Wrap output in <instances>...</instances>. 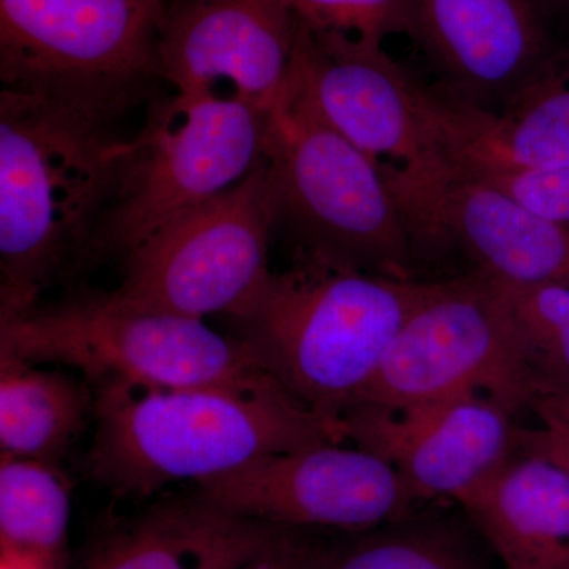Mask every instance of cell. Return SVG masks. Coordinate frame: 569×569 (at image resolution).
<instances>
[{
  "label": "cell",
  "mask_w": 569,
  "mask_h": 569,
  "mask_svg": "<svg viewBox=\"0 0 569 569\" xmlns=\"http://www.w3.org/2000/svg\"><path fill=\"white\" fill-rule=\"evenodd\" d=\"M116 123L0 91V323L99 254L130 140Z\"/></svg>",
  "instance_id": "obj_1"
},
{
  "label": "cell",
  "mask_w": 569,
  "mask_h": 569,
  "mask_svg": "<svg viewBox=\"0 0 569 569\" xmlns=\"http://www.w3.org/2000/svg\"><path fill=\"white\" fill-rule=\"evenodd\" d=\"M92 477L121 497L201 482L250 460L347 443L342 421L320 417L277 385L263 389L162 388L104 381L96 396Z\"/></svg>",
  "instance_id": "obj_2"
},
{
  "label": "cell",
  "mask_w": 569,
  "mask_h": 569,
  "mask_svg": "<svg viewBox=\"0 0 569 569\" xmlns=\"http://www.w3.org/2000/svg\"><path fill=\"white\" fill-rule=\"evenodd\" d=\"M433 280L366 271L299 246L233 318L261 366L320 417L342 421Z\"/></svg>",
  "instance_id": "obj_3"
},
{
  "label": "cell",
  "mask_w": 569,
  "mask_h": 569,
  "mask_svg": "<svg viewBox=\"0 0 569 569\" xmlns=\"http://www.w3.org/2000/svg\"><path fill=\"white\" fill-rule=\"evenodd\" d=\"M0 356L74 367L97 385L236 389L280 385L241 337L219 335L198 318L134 306L114 291L80 296L2 321Z\"/></svg>",
  "instance_id": "obj_4"
},
{
  "label": "cell",
  "mask_w": 569,
  "mask_h": 569,
  "mask_svg": "<svg viewBox=\"0 0 569 569\" xmlns=\"http://www.w3.org/2000/svg\"><path fill=\"white\" fill-rule=\"evenodd\" d=\"M171 0H0V81L116 123L156 97Z\"/></svg>",
  "instance_id": "obj_5"
},
{
  "label": "cell",
  "mask_w": 569,
  "mask_h": 569,
  "mask_svg": "<svg viewBox=\"0 0 569 569\" xmlns=\"http://www.w3.org/2000/svg\"><path fill=\"white\" fill-rule=\"evenodd\" d=\"M264 159L280 219L293 223L302 246L377 274L417 279V244L387 173L326 121L293 71L269 110Z\"/></svg>",
  "instance_id": "obj_6"
},
{
  "label": "cell",
  "mask_w": 569,
  "mask_h": 569,
  "mask_svg": "<svg viewBox=\"0 0 569 569\" xmlns=\"http://www.w3.org/2000/svg\"><path fill=\"white\" fill-rule=\"evenodd\" d=\"M269 111L236 97L174 92L130 138L99 253H130L182 213L238 186L264 159Z\"/></svg>",
  "instance_id": "obj_7"
},
{
  "label": "cell",
  "mask_w": 569,
  "mask_h": 569,
  "mask_svg": "<svg viewBox=\"0 0 569 569\" xmlns=\"http://www.w3.org/2000/svg\"><path fill=\"white\" fill-rule=\"evenodd\" d=\"M533 387L500 291L473 272L433 280L353 407L407 408L488 396L516 415L526 410Z\"/></svg>",
  "instance_id": "obj_8"
},
{
  "label": "cell",
  "mask_w": 569,
  "mask_h": 569,
  "mask_svg": "<svg viewBox=\"0 0 569 569\" xmlns=\"http://www.w3.org/2000/svg\"><path fill=\"white\" fill-rule=\"evenodd\" d=\"M279 192L263 162L233 189L182 213L127 253L114 290L144 309L198 318L233 317L268 282L269 239Z\"/></svg>",
  "instance_id": "obj_9"
},
{
  "label": "cell",
  "mask_w": 569,
  "mask_h": 569,
  "mask_svg": "<svg viewBox=\"0 0 569 569\" xmlns=\"http://www.w3.org/2000/svg\"><path fill=\"white\" fill-rule=\"evenodd\" d=\"M197 486L198 496L217 508L291 530L362 533L417 507L395 468L356 445L261 456Z\"/></svg>",
  "instance_id": "obj_10"
},
{
  "label": "cell",
  "mask_w": 569,
  "mask_h": 569,
  "mask_svg": "<svg viewBox=\"0 0 569 569\" xmlns=\"http://www.w3.org/2000/svg\"><path fill=\"white\" fill-rule=\"evenodd\" d=\"M293 73L326 121L376 160L396 194L447 170L422 108V86L380 43L301 22Z\"/></svg>",
  "instance_id": "obj_11"
},
{
  "label": "cell",
  "mask_w": 569,
  "mask_h": 569,
  "mask_svg": "<svg viewBox=\"0 0 569 569\" xmlns=\"http://www.w3.org/2000/svg\"><path fill=\"white\" fill-rule=\"evenodd\" d=\"M516 415L488 396L351 407L347 441L387 460L418 503H462L516 455Z\"/></svg>",
  "instance_id": "obj_12"
},
{
  "label": "cell",
  "mask_w": 569,
  "mask_h": 569,
  "mask_svg": "<svg viewBox=\"0 0 569 569\" xmlns=\"http://www.w3.org/2000/svg\"><path fill=\"white\" fill-rule=\"evenodd\" d=\"M299 29L288 0H171L160 74L174 92L236 97L269 111L290 81Z\"/></svg>",
  "instance_id": "obj_13"
},
{
  "label": "cell",
  "mask_w": 569,
  "mask_h": 569,
  "mask_svg": "<svg viewBox=\"0 0 569 569\" xmlns=\"http://www.w3.org/2000/svg\"><path fill=\"white\" fill-rule=\"evenodd\" d=\"M419 247H456L477 274L569 287V231L475 176L447 170L399 198Z\"/></svg>",
  "instance_id": "obj_14"
},
{
  "label": "cell",
  "mask_w": 569,
  "mask_h": 569,
  "mask_svg": "<svg viewBox=\"0 0 569 569\" xmlns=\"http://www.w3.org/2000/svg\"><path fill=\"white\" fill-rule=\"evenodd\" d=\"M422 108L440 159L466 174L569 164V41L493 108L422 86Z\"/></svg>",
  "instance_id": "obj_15"
},
{
  "label": "cell",
  "mask_w": 569,
  "mask_h": 569,
  "mask_svg": "<svg viewBox=\"0 0 569 569\" xmlns=\"http://www.w3.org/2000/svg\"><path fill=\"white\" fill-rule=\"evenodd\" d=\"M537 0H408L406 32L432 58L449 93L493 108L559 47Z\"/></svg>",
  "instance_id": "obj_16"
},
{
  "label": "cell",
  "mask_w": 569,
  "mask_h": 569,
  "mask_svg": "<svg viewBox=\"0 0 569 569\" xmlns=\"http://www.w3.org/2000/svg\"><path fill=\"white\" fill-rule=\"evenodd\" d=\"M287 530L231 515L197 493L160 501L121 523L84 569H239Z\"/></svg>",
  "instance_id": "obj_17"
},
{
  "label": "cell",
  "mask_w": 569,
  "mask_h": 569,
  "mask_svg": "<svg viewBox=\"0 0 569 569\" xmlns=\"http://www.w3.org/2000/svg\"><path fill=\"white\" fill-rule=\"evenodd\" d=\"M505 569H569V478L516 452L460 503Z\"/></svg>",
  "instance_id": "obj_18"
},
{
  "label": "cell",
  "mask_w": 569,
  "mask_h": 569,
  "mask_svg": "<svg viewBox=\"0 0 569 569\" xmlns=\"http://www.w3.org/2000/svg\"><path fill=\"white\" fill-rule=\"evenodd\" d=\"M0 356V449L56 466L96 408L88 388L61 370Z\"/></svg>",
  "instance_id": "obj_19"
},
{
  "label": "cell",
  "mask_w": 569,
  "mask_h": 569,
  "mask_svg": "<svg viewBox=\"0 0 569 569\" xmlns=\"http://www.w3.org/2000/svg\"><path fill=\"white\" fill-rule=\"evenodd\" d=\"M323 569H485V560L462 520L411 511L337 542Z\"/></svg>",
  "instance_id": "obj_20"
},
{
  "label": "cell",
  "mask_w": 569,
  "mask_h": 569,
  "mask_svg": "<svg viewBox=\"0 0 569 569\" xmlns=\"http://www.w3.org/2000/svg\"><path fill=\"white\" fill-rule=\"evenodd\" d=\"M70 490L58 468L41 460L0 458V548L63 565Z\"/></svg>",
  "instance_id": "obj_21"
},
{
  "label": "cell",
  "mask_w": 569,
  "mask_h": 569,
  "mask_svg": "<svg viewBox=\"0 0 569 569\" xmlns=\"http://www.w3.org/2000/svg\"><path fill=\"white\" fill-rule=\"evenodd\" d=\"M492 282L508 307L535 381L569 378V287Z\"/></svg>",
  "instance_id": "obj_22"
},
{
  "label": "cell",
  "mask_w": 569,
  "mask_h": 569,
  "mask_svg": "<svg viewBox=\"0 0 569 569\" xmlns=\"http://www.w3.org/2000/svg\"><path fill=\"white\" fill-rule=\"evenodd\" d=\"M306 28L383 43L406 32L408 0H288Z\"/></svg>",
  "instance_id": "obj_23"
},
{
  "label": "cell",
  "mask_w": 569,
  "mask_h": 569,
  "mask_svg": "<svg viewBox=\"0 0 569 569\" xmlns=\"http://www.w3.org/2000/svg\"><path fill=\"white\" fill-rule=\"evenodd\" d=\"M527 411L535 427H518L516 452L548 460L569 478V378H538Z\"/></svg>",
  "instance_id": "obj_24"
},
{
  "label": "cell",
  "mask_w": 569,
  "mask_h": 569,
  "mask_svg": "<svg viewBox=\"0 0 569 569\" xmlns=\"http://www.w3.org/2000/svg\"><path fill=\"white\" fill-rule=\"evenodd\" d=\"M475 178L496 187L535 216L569 231V164L548 170L481 174Z\"/></svg>",
  "instance_id": "obj_25"
},
{
  "label": "cell",
  "mask_w": 569,
  "mask_h": 569,
  "mask_svg": "<svg viewBox=\"0 0 569 569\" xmlns=\"http://www.w3.org/2000/svg\"><path fill=\"white\" fill-rule=\"evenodd\" d=\"M332 546L307 537L305 530H287L274 545L239 569H323Z\"/></svg>",
  "instance_id": "obj_26"
},
{
  "label": "cell",
  "mask_w": 569,
  "mask_h": 569,
  "mask_svg": "<svg viewBox=\"0 0 569 569\" xmlns=\"http://www.w3.org/2000/svg\"><path fill=\"white\" fill-rule=\"evenodd\" d=\"M0 569H63V565L24 550L0 548Z\"/></svg>",
  "instance_id": "obj_27"
},
{
  "label": "cell",
  "mask_w": 569,
  "mask_h": 569,
  "mask_svg": "<svg viewBox=\"0 0 569 569\" xmlns=\"http://www.w3.org/2000/svg\"><path fill=\"white\" fill-rule=\"evenodd\" d=\"M537 2L549 11H569V0H537Z\"/></svg>",
  "instance_id": "obj_28"
}]
</instances>
